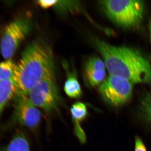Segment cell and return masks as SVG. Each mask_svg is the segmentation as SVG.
I'll return each instance as SVG.
<instances>
[{"instance_id":"5","label":"cell","mask_w":151,"mask_h":151,"mask_svg":"<svg viewBox=\"0 0 151 151\" xmlns=\"http://www.w3.org/2000/svg\"><path fill=\"white\" fill-rule=\"evenodd\" d=\"M26 95L36 107L47 113L57 110L60 97L54 72L47 76Z\"/></svg>"},{"instance_id":"1","label":"cell","mask_w":151,"mask_h":151,"mask_svg":"<svg viewBox=\"0 0 151 151\" xmlns=\"http://www.w3.org/2000/svg\"><path fill=\"white\" fill-rule=\"evenodd\" d=\"M110 75L118 76L133 84H151V63L141 52L133 47L116 46L94 39Z\"/></svg>"},{"instance_id":"16","label":"cell","mask_w":151,"mask_h":151,"mask_svg":"<svg viewBox=\"0 0 151 151\" xmlns=\"http://www.w3.org/2000/svg\"><path fill=\"white\" fill-rule=\"evenodd\" d=\"M58 1H45V0H40L37 1V4L42 8L47 9L57 5Z\"/></svg>"},{"instance_id":"13","label":"cell","mask_w":151,"mask_h":151,"mask_svg":"<svg viewBox=\"0 0 151 151\" xmlns=\"http://www.w3.org/2000/svg\"><path fill=\"white\" fill-rule=\"evenodd\" d=\"M16 64L11 59L0 63V81L13 78Z\"/></svg>"},{"instance_id":"14","label":"cell","mask_w":151,"mask_h":151,"mask_svg":"<svg viewBox=\"0 0 151 151\" xmlns=\"http://www.w3.org/2000/svg\"><path fill=\"white\" fill-rule=\"evenodd\" d=\"M139 108L143 119L151 124V92L146 93L142 97Z\"/></svg>"},{"instance_id":"18","label":"cell","mask_w":151,"mask_h":151,"mask_svg":"<svg viewBox=\"0 0 151 151\" xmlns=\"http://www.w3.org/2000/svg\"><path fill=\"white\" fill-rule=\"evenodd\" d=\"M149 31H150V41L151 43V18L150 20V23L149 25Z\"/></svg>"},{"instance_id":"10","label":"cell","mask_w":151,"mask_h":151,"mask_svg":"<svg viewBox=\"0 0 151 151\" xmlns=\"http://www.w3.org/2000/svg\"><path fill=\"white\" fill-rule=\"evenodd\" d=\"M17 94L16 87L13 78L0 81V119L6 105Z\"/></svg>"},{"instance_id":"4","label":"cell","mask_w":151,"mask_h":151,"mask_svg":"<svg viewBox=\"0 0 151 151\" xmlns=\"http://www.w3.org/2000/svg\"><path fill=\"white\" fill-rule=\"evenodd\" d=\"M32 27L31 21L24 17L17 18L6 26L0 42L1 54L5 59H11Z\"/></svg>"},{"instance_id":"15","label":"cell","mask_w":151,"mask_h":151,"mask_svg":"<svg viewBox=\"0 0 151 151\" xmlns=\"http://www.w3.org/2000/svg\"><path fill=\"white\" fill-rule=\"evenodd\" d=\"M105 68L104 61L97 57L90 58L85 65V70H102Z\"/></svg>"},{"instance_id":"7","label":"cell","mask_w":151,"mask_h":151,"mask_svg":"<svg viewBox=\"0 0 151 151\" xmlns=\"http://www.w3.org/2000/svg\"><path fill=\"white\" fill-rule=\"evenodd\" d=\"M17 97L14 109L15 116L17 121L29 129H35L40 122L41 112L27 95Z\"/></svg>"},{"instance_id":"17","label":"cell","mask_w":151,"mask_h":151,"mask_svg":"<svg viewBox=\"0 0 151 151\" xmlns=\"http://www.w3.org/2000/svg\"><path fill=\"white\" fill-rule=\"evenodd\" d=\"M135 151H147L145 144L142 139L139 137L135 138Z\"/></svg>"},{"instance_id":"6","label":"cell","mask_w":151,"mask_h":151,"mask_svg":"<svg viewBox=\"0 0 151 151\" xmlns=\"http://www.w3.org/2000/svg\"><path fill=\"white\" fill-rule=\"evenodd\" d=\"M134 84L126 78L110 75L100 84L99 92L106 103L119 107L129 101L133 95Z\"/></svg>"},{"instance_id":"2","label":"cell","mask_w":151,"mask_h":151,"mask_svg":"<svg viewBox=\"0 0 151 151\" xmlns=\"http://www.w3.org/2000/svg\"><path fill=\"white\" fill-rule=\"evenodd\" d=\"M54 72L51 47L42 39L34 41L24 50L16 64L13 80L17 96L27 95L42 80Z\"/></svg>"},{"instance_id":"3","label":"cell","mask_w":151,"mask_h":151,"mask_svg":"<svg viewBox=\"0 0 151 151\" xmlns=\"http://www.w3.org/2000/svg\"><path fill=\"white\" fill-rule=\"evenodd\" d=\"M106 16L114 24L124 29L140 26L145 12V4L139 0H106L99 1Z\"/></svg>"},{"instance_id":"9","label":"cell","mask_w":151,"mask_h":151,"mask_svg":"<svg viewBox=\"0 0 151 151\" xmlns=\"http://www.w3.org/2000/svg\"><path fill=\"white\" fill-rule=\"evenodd\" d=\"M64 65L67 73V79L65 81L64 90L65 94L68 97L72 98H78L82 95L81 86L77 79V75L75 70L69 71L67 64Z\"/></svg>"},{"instance_id":"12","label":"cell","mask_w":151,"mask_h":151,"mask_svg":"<svg viewBox=\"0 0 151 151\" xmlns=\"http://www.w3.org/2000/svg\"><path fill=\"white\" fill-rule=\"evenodd\" d=\"M105 69L102 70H85V78L90 86L95 87L101 84L105 79Z\"/></svg>"},{"instance_id":"11","label":"cell","mask_w":151,"mask_h":151,"mask_svg":"<svg viewBox=\"0 0 151 151\" xmlns=\"http://www.w3.org/2000/svg\"><path fill=\"white\" fill-rule=\"evenodd\" d=\"M0 151H31L29 143L23 134L17 133L7 145Z\"/></svg>"},{"instance_id":"8","label":"cell","mask_w":151,"mask_h":151,"mask_svg":"<svg viewBox=\"0 0 151 151\" xmlns=\"http://www.w3.org/2000/svg\"><path fill=\"white\" fill-rule=\"evenodd\" d=\"M70 111L75 134L80 142L84 144L86 142V136L81 124L87 116V107L84 103L76 102L72 105Z\"/></svg>"}]
</instances>
